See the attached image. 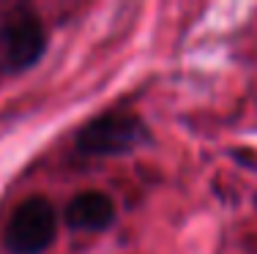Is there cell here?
Returning a JSON list of instances; mask_svg holds the SVG:
<instances>
[{
  "label": "cell",
  "instance_id": "cell-1",
  "mask_svg": "<svg viewBox=\"0 0 257 254\" xmlns=\"http://www.w3.org/2000/svg\"><path fill=\"white\" fill-rule=\"evenodd\" d=\"M148 142V129L134 112L112 110L85 123L77 134V150L85 156H120Z\"/></svg>",
  "mask_w": 257,
  "mask_h": 254
},
{
  "label": "cell",
  "instance_id": "cell-2",
  "mask_svg": "<svg viewBox=\"0 0 257 254\" xmlns=\"http://www.w3.org/2000/svg\"><path fill=\"white\" fill-rule=\"evenodd\" d=\"M47 47L41 20L25 6H14L0 17V63L9 71L30 69Z\"/></svg>",
  "mask_w": 257,
  "mask_h": 254
},
{
  "label": "cell",
  "instance_id": "cell-3",
  "mask_svg": "<svg viewBox=\"0 0 257 254\" xmlns=\"http://www.w3.org/2000/svg\"><path fill=\"white\" fill-rule=\"evenodd\" d=\"M58 232V213L44 197H30L14 210L6 227V246L14 254H41L52 246Z\"/></svg>",
  "mask_w": 257,
  "mask_h": 254
},
{
  "label": "cell",
  "instance_id": "cell-4",
  "mask_svg": "<svg viewBox=\"0 0 257 254\" xmlns=\"http://www.w3.org/2000/svg\"><path fill=\"white\" fill-rule=\"evenodd\" d=\"M115 221V202L104 191H82L66 208V224L82 232H99Z\"/></svg>",
  "mask_w": 257,
  "mask_h": 254
}]
</instances>
